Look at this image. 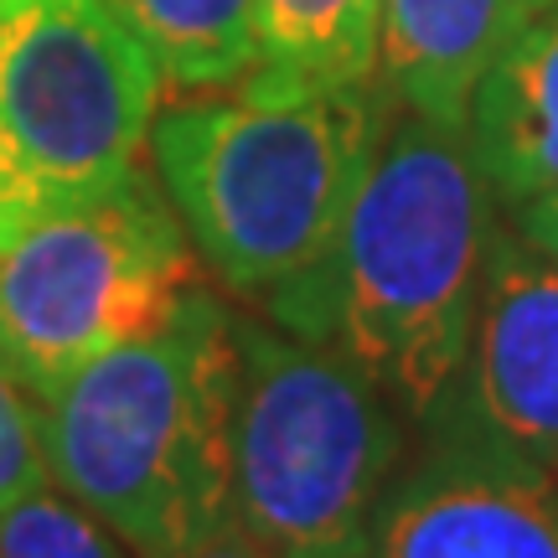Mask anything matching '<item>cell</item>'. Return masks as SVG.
<instances>
[{"mask_svg": "<svg viewBox=\"0 0 558 558\" xmlns=\"http://www.w3.org/2000/svg\"><path fill=\"white\" fill-rule=\"evenodd\" d=\"M233 311L192 284L156 331L37 393L47 481L135 558L192 554L233 527Z\"/></svg>", "mask_w": 558, "mask_h": 558, "instance_id": "obj_2", "label": "cell"}, {"mask_svg": "<svg viewBox=\"0 0 558 558\" xmlns=\"http://www.w3.org/2000/svg\"><path fill=\"white\" fill-rule=\"evenodd\" d=\"M548 5L558 0H383L373 83L403 114L465 130L481 73Z\"/></svg>", "mask_w": 558, "mask_h": 558, "instance_id": "obj_9", "label": "cell"}, {"mask_svg": "<svg viewBox=\"0 0 558 558\" xmlns=\"http://www.w3.org/2000/svg\"><path fill=\"white\" fill-rule=\"evenodd\" d=\"M512 228H518L522 239L533 243L548 264H558V192L554 197H538V202L512 207Z\"/></svg>", "mask_w": 558, "mask_h": 558, "instance_id": "obj_15", "label": "cell"}, {"mask_svg": "<svg viewBox=\"0 0 558 558\" xmlns=\"http://www.w3.org/2000/svg\"><path fill=\"white\" fill-rule=\"evenodd\" d=\"M383 0H259L254 83L357 88L373 83Z\"/></svg>", "mask_w": 558, "mask_h": 558, "instance_id": "obj_11", "label": "cell"}, {"mask_svg": "<svg viewBox=\"0 0 558 558\" xmlns=\"http://www.w3.org/2000/svg\"><path fill=\"white\" fill-rule=\"evenodd\" d=\"M233 527L279 558H367L403 414L331 347L233 316Z\"/></svg>", "mask_w": 558, "mask_h": 558, "instance_id": "obj_4", "label": "cell"}, {"mask_svg": "<svg viewBox=\"0 0 558 558\" xmlns=\"http://www.w3.org/2000/svg\"><path fill=\"white\" fill-rule=\"evenodd\" d=\"M554 476H558V471H554Z\"/></svg>", "mask_w": 558, "mask_h": 558, "instance_id": "obj_17", "label": "cell"}, {"mask_svg": "<svg viewBox=\"0 0 558 558\" xmlns=\"http://www.w3.org/2000/svg\"><path fill=\"white\" fill-rule=\"evenodd\" d=\"M177 88L243 83L259 62V0H104Z\"/></svg>", "mask_w": 558, "mask_h": 558, "instance_id": "obj_12", "label": "cell"}, {"mask_svg": "<svg viewBox=\"0 0 558 558\" xmlns=\"http://www.w3.org/2000/svg\"><path fill=\"white\" fill-rule=\"evenodd\" d=\"M435 429L558 471V264L518 228L492 233L465 373Z\"/></svg>", "mask_w": 558, "mask_h": 558, "instance_id": "obj_7", "label": "cell"}, {"mask_svg": "<svg viewBox=\"0 0 558 558\" xmlns=\"http://www.w3.org/2000/svg\"><path fill=\"white\" fill-rule=\"evenodd\" d=\"M181 558H279V554L259 548V543L248 538V533H239V527H222L218 538H207L202 548H192V554H181Z\"/></svg>", "mask_w": 558, "mask_h": 558, "instance_id": "obj_16", "label": "cell"}, {"mask_svg": "<svg viewBox=\"0 0 558 558\" xmlns=\"http://www.w3.org/2000/svg\"><path fill=\"white\" fill-rule=\"evenodd\" d=\"M465 145L507 213L558 192V5L527 21L481 73Z\"/></svg>", "mask_w": 558, "mask_h": 558, "instance_id": "obj_10", "label": "cell"}, {"mask_svg": "<svg viewBox=\"0 0 558 558\" xmlns=\"http://www.w3.org/2000/svg\"><path fill=\"white\" fill-rule=\"evenodd\" d=\"M37 486H52L41 460L37 393L0 362V507L32 497Z\"/></svg>", "mask_w": 558, "mask_h": 558, "instance_id": "obj_14", "label": "cell"}, {"mask_svg": "<svg viewBox=\"0 0 558 558\" xmlns=\"http://www.w3.org/2000/svg\"><path fill=\"white\" fill-rule=\"evenodd\" d=\"M0 558H135V548L58 486H37L0 507Z\"/></svg>", "mask_w": 558, "mask_h": 558, "instance_id": "obj_13", "label": "cell"}, {"mask_svg": "<svg viewBox=\"0 0 558 558\" xmlns=\"http://www.w3.org/2000/svg\"><path fill=\"white\" fill-rule=\"evenodd\" d=\"M393 104L378 83L275 88L177 104L150 124V156L197 259L239 295L305 275L378 150Z\"/></svg>", "mask_w": 558, "mask_h": 558, "instance_id": "obj_3", "label": "cell"}, {"mask_svg": "<svg viewBox=\"0 0 558 558\" xmlns=\"http://www.w3.org/2000/svg\"><path fill=\"white\" fill-rule=\"evenodd\" d=\"M492 233L465 130L393 109L337 239L264 295V316L357 362L409 424L435 429L465 373Z\"/></svg>", "mask_w": 558, "mask_h": 558, "instance_id": "obj_1", "label": "cell"}, {"mask_svg": "<svg viewBox=\"0 0 558 558\" xmlns=\"http://www.w3.org/2000/svg\"><path fill=\"white\" fill-rule=\"evenodd\" d=\"M367 558H558V476L435 429L424 460L388 486Z\"/></svg>", "mask_w": 558, "mask_h": 558, "instance_id": "obj_8", "label": "cell"}, {"mask_svg": "<svg viewBox=\"0 0 558 558\" xmlns=\"http://www.w3.org/2000/svg\"><path fill=\"white\" fill-rule=\"evenodd\" d=\"M197 284L166 186L130 171L0 243V362L32 393L156 331Z\"/></svg>", "mask_w": 558, "mask_h": 558, "instance_id": "obj_6", "label": "cell"}, {"mask_svg": "<svg viewBox=\"0 0 558 558\" xmlns=\"http://www.w3.org/2000/svg\"><path fill=\"white\" fill-rule=\"evenodd\" d=\"M160 83L104 0H0V243L130 177Z\"/></svg>", "mask_w": 558, "mask_h": 558, "instance_id": "obj_5", "label": "cell"}]
</instances>
